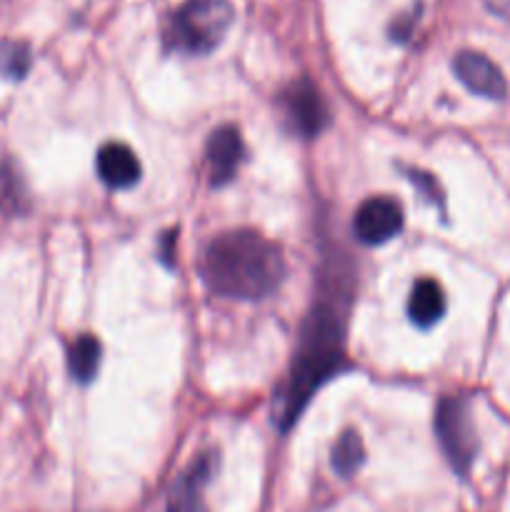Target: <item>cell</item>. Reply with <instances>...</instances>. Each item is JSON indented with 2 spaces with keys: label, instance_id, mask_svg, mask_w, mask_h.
Wrapping results in <instances>:
<instances>
[{
  "label": "cell",
  "instance_id": "6da1fadb",
  "mask_svg": "<svg viewBox=\"0 0 510 512\" xmlns=\"http://www.w3.org/2000/svg\"><path fill=\"white\" fill-rule=\"evenodd\" d=\"M203 283L220 298L263 300L285 278L283 250L250 228L215 235L200 260Z\"/></svg>",
  "mask_w": 510,
  "mask_h": 512
},
{
  "label": "cell",
  "instance_id": "7a4b0ae2",
  "mask_svg": "<svg viewBox=\"0 0 510 512\" xmlns=\"http://www.w3.org/2000/svg\"><path fill=\"white\" fill-rule=\"evenodd\" d=\"M345 358V320L343 313L333 303H318L305 318L300 328L298 348H295L293 368H290L288 383L280 393L278 403V425L288 430L315 390L338 373Z\"/></svg>",
  "mask_w": 510,
  "mask_h": 512
},
{
  "label": "cell",
  "instance_id": "3957f363",
  "mask_svg": "<svg viewBox=\"0 0 510 512\" xmlns=\"http://www.w3.org/2000/svg\"><path fill=\"white\" fill-rule=\"evenodd\" d=\"M235 20L230 0H185L165 25V43L185 55L213 53Z\"/></svg>",
  "mask_w": 510,
  "mask_h": 512
},
{
  "label": "cell",
  "instance_id": "277c9868",
  "mask_svg": "<svg viewBox=\"0 0 510 512\" xmlns=\"http://www.w3.org/2000/svg\"><path fill=\"white\" fill-rule=\"evenodd\" d=\"M435 433H438V443L450 468L458 475H468L478 453V438H475L468 400L455 398V395L440 400L435 410Z\"/></svg>",
  "mask_w": 510,
  "mask_h": 512
},
{
  "label": "cell",
  "instance_id": "5b68a950",
  "mask_svg": "<svg viewBox=\"0 0 510 512\" xmlns=\"http://www.w3.org/2000/svg\"><path fill=\"white\" fill-rule=\"evenodd\" d=\"M280 110L293 130L300 138H315L323 133L330 123V110L320 90L310 80H295L280 93Z\"/></svg>",
  "mask_w": 510,
  "mask_h": 512
},
{
  "label": "cell",
  "instance_id": "8992f818",
  "mask_svg": "<svg viewBox=\"0 0 510 512\" xmlns=\"http://www.w3.org/2000/svg\"><path fill=\"white\" fill-rule=\"evenodd\" d=\"M355 238L363 245H383L403 230V208L388 195L368 198L355 210Z\"/></svg>",
  "mask_w": 510,
  "mask_h": 512
},
{
  "label": "cell",
  "instance_id": "52a82bcc",
  "mask_svg": "<svg viewBox=\"0 0 510 512\" xmlns=\"http://www.w3.org/2000/svg\"><path fill=\"white\" fill-rule=\"evenodd\" d=\"M453 70L458 75L460 83L475 95H483V98L500 100L508 93V83H505V75L500 73L498 65L490 58H485L483 53H475V50H463V53L455 55Z\"/></svg>",
  "mask_w": 510,
  "mask_h": 512
},
{
  "label": "cell",
  "instance_id": "ba28073f",
  "mask_svg": "<svg viewBox=\"0 0 510 512\" xmlns=\"http://www.w3.org/2000/svg\"><path fill=\"white\" fill-rule=\"evenodd\" d=\"M245 158V143L243 135L235 125H223V128L213 130L208 138V148H205V160H208L210 183L225 185L238 175L240 165Z\"/></svg>",
  "mask_w": 510,
  "mask_h": 512
},
{
  "label": "cell",
  "instance_id": "9c48e42d",
  "mask_svg": "<svg viewBox=\"0 0 510 512\" xmlns=\"http://www.w3.org/2000/svg\"><path fill=\"white\" fill-rule=\"evenodd\" d=\"M213 468V455H200L198 460H193V465L173 485V493L168 498V510L165 512H205L203 488L208 485Z\"/></svg>",
  "mask_w": 510,
  "mask_h": 512
},
{
  "label": "cell",
  "instance_id": "30bf717a",
  "mask_svg": "<svg viewBox=\"0 0 510 512\" xmlns=\"http://www.w3.org/2000/svg\"><path fill=\"white\" fill-rule=\"evenodd\" d=\"M95 168H98L100 180L108 188L125 190L133 188L140 180V160L128 145L123 143H108L98 150L95 158Z\"/></svg>",
  "mask_w": 510,
  "mask_h": 512
},
{
  "label": "cell",
  "instance_id": "8fae6325",
  "mask_svg": "<svg viewBox=\"0 0 510 512\" xmlns=\"http://www.w3.org/2000/svg\"><path fill=\"white\" fill-rule=\"evenodd\" d=\"M445 315V293L438 280L420 278L408 298V318L413 325L428 330Z\"/></svg>",
  "mask_w": 510,
  "mask_h": 512
},
{
  "label": "cell",
  "instance_id": "7c38bea8",
  "mask_svg": "<svg viewBox=\"0 0 510 512\" xmlns=\"http://www.w3.org/2000/svg\"><path fill=\"white\" fill-rule=\"evenodd\" d=\"M100 355H103V350H100L98 338H93V335H80L70 343L68 370L75 383L88 385L98 375Z\"/></svg>",
  "mask_w": 510,
  "mask_h": 512
},
{
  "label": "cell",
  "instance_id": "4fadbf2b",
  "mask_svg": "<svg viewBox=\"0 0 510 512\" xmlns=\"http://www.w3.org/2000/svg\"><path fill=\"white\" fill-rule=\"evenodd\" d=\"M330 460H333V470L340 478H353L360 470V465L365 463L363 438L355 430L340 433V438L333 445V453H330Z\"/></svg>",
  "mask_w": 510,
  "mask_h": 512
},
{
  "label": "cell",
  "instance_id": "5bb4252c",
  "mask_svg": "<svg viewBox=\"0 0 510 512\" xmlns=\"http://www.w3.org/2000/svg\"><path fill=\"white\" fill-rule=\"evenodd\" d=\"M30 70V50L25 43L0 40V78L23 80Z\"/></svg>",
  "mask_w": 510,
  "mask_h": 512
},
{
  "label": "cell",
  "instance_id": "9a60e30c",
  "mask_svg": "<svg viewBox=\"0 0 510 512\" xmlns=\"http://www.w3.org/2000/svg\"><path fill=\"white\" fill-rule=\"evenodd\" d=\"M0 208L5 213H20L25 208L23 180L8 160H0Z\"/></svg>",
  "mask_w": 510,
  "mask_h": 512
},
{
  "label": "cell",
  "instance_id": "2e32d148",
  "mask_svg": "<svg viewBox=\"0 0 510 512\" xmlns=\"http://www.w3.org/2000/svg\"><path fill=\"white\" fill-rule=\"evenodd\" d=\"M173 255H175V233L170 230V233H165L163 238H160V260H163L165 265H173Z\"/></svg>",
  "mask_w": 510,
  "mask_h": 512
},
{
  "label": "cell",
  "instance_id": "e0dca14e",
  "mask_svg": "<svg viewBox=\"0 0 510 512\" xmlns=\"http://www.w3.org/2000/svg\"><path fill=\"white\" fill-rule=\"evenodd\" d=\"M483 5L490 13L498 15V18L510 20V0H483Z\"/></svg>",
  "mask_w": 510,
  "mask_h": 512
}]
</instances>
